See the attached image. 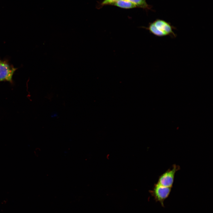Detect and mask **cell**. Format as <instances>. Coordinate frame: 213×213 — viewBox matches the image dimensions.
<instances>
[{
    "instance_id": "obj_6",
    "label": "cell",
    "mask_w": 213,
    "mask_h": 213,
    "mask_svg": "<svg viewBox=\"0 0 213 213\" xmlns=\"http://www.w3.org/2000/svg\"><path fill=\"white\" fill-rule=\"evenodd\" d=\"M134 4L136 7L145 9H150L151 7L148 4L146 0H127Z\"/></svg>"
},
{
    "instance_id": "obj_3",
    "label": "cell",
    "mask_w": 213,
    "mask_h": 213,
    "mask_svg": "<svg viewBox=\"0 0 213 213\" xmlns=\"http://www.w3.org/2000/svg\"><path fill=\"white\" fill-rule=\"evenodd\" d=\"M171 188L163 186L157 183L150 192L156 201L159 202L162 206H164V201L169 196Z\"/></svg>"
},
{
    "instance_id": "obj_2",
    "label": "cell",
    "mask_w": 213,
    "mask_h": 213,
    "mask_svg": "<svg viewBox=\"0 0 213 213\" xmlns=\"http://www.w3.org/2000/svg\"><path fill=\"white\" fill-rule=\"evenodd\" d=\"M17 69L7 60L0 59V82L7 81L13 83V76Z\"/></svg>"
},
{
    "instance_id": "obj_4",
    "label": "cell",
    "mask_w": 213,
    "mask_h": 213,
    "mask_svg": "<svg viewBox=\"0 0 213 213\" xmlns=\"http://www.w3.org/2000/svg\"><path fill=\"white\" fill-rule=\"evenodd\" d=\"M180 169V167L176 164L161 175L159 178L157 183L166 187H172L175 173Z\"/></svg>"
},
{
    "instance_id": "obj_7",
    "label": "cell",
    "mask_w": 213,
    "mask_h": 213,
    "mask_svg": "<svg viewBox=\"0 0 213 213\" xmlns=\"http://www.w3.org/2000/svg\"><path fill=\"white\" fill-rule=\"evenodd\" d=\"M118 0H104L101 3L102 5H113Z\"/></svg>"
},
{
    "instance_id": "obj_1",
    "label": "cell",
    "mask_w": 213,
    "mask_h": 213,
    "mask_svg": "<svg viewBox=\"0 0 213 213\" xmlns=\"http://www.w3.org/2000/svg\"><path fill=\"white\" fill-rule=\"evenodd\" d=\"M143 28L148 30L150 33L159 37L169 36L171 38H175L177 36L174 31L176 28L170 22L162 19H156L149 23L147 27Z\"/></svg>"
},
{
    "instance_id": "obj_5",
    "label": "cell",
    "mask_w": 213,
    "mask_h": 213,
    "mask_svg": "<svg viewBox=\"0 0 213 213\" xmlns=\"http://www.w3.org/2000/svg\"><path fill=\"white\" fill-rule=\"evenodd\" d=\"M113 5L125 9H130L136 7L134 4L127 0H118Z\"/></svg>"
}]
</instances>
